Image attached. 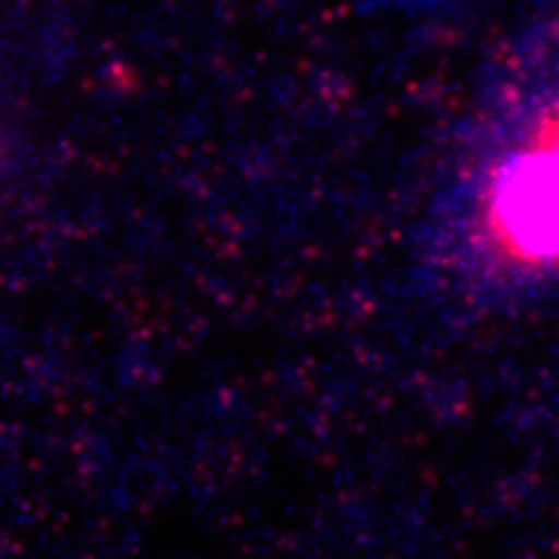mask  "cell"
<instances>
[{
    "label": "cell",
    "instance_id": "1",
    "mask_svg": "<svg viewBox=\"0 0 559 559\" xmlns=\"http://www.w3.org/2000/svg\"><path fill=\"white\" fill-rule=\"evenodd\" d=\"M495 227L522 259H559V131L522 150L500 175Z\"/></svg>",
    "mask_w": 559,
    "mask_h": 559
}]
</instances>
